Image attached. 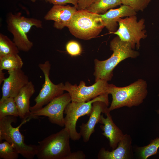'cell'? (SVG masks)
<instances>
[{"label": "cell", "mask_w": 159, "mask_h": 159, "mask_svg": "<svg viewBox=\"0 0 159 159\" xmlns=\"http://www.w3.org/2000/svg\"><path fill=\"white\" fill-rule=\"evenodd\" d=\"M110 49L113 51L110 57L102 61L94 60V75L95 82L99 80L107 81L110 80L113 76V71L121 61L128 58H136L139 56V52L133 49L129 42L122 40L118 36L110 42Z\"/></svg>", "instance_id": "obj_1"}, {"label": "cell", "mask_w": 159, "mask_h": 159, "mask_svg": "<svg viewBox=\"0 0 159 159\" xmlns=\"http://www.w3.org/2000/svg\"><path fill=\"white\" fill-rule=\"evenodd\" d=\"M146 82L140 79L124 87H118L110 84L109 94L112 96L110 111L124 107L138 106L146 98L148 92Z\"/></svg>", "instance_id": "obj_2"}, {"label": "cell", "mask_w": 159, "mask_h": 159, "mask_svg": "<svg viewBox=\"0 0 159 159\" xmlns=\"http://www.w3.org/2000/svg\"><path fill=\"white\" fill-rule=\"evenodd\" d=\"M104 27L100 14L86 9L77 10L67 27L72 35L85 40L95 38Z\"/></svg>", "instance_id": "obj_3"}, {"label": "cell", "mask_w": 159, "mask_h": 159, "mask_svg": "<svg viewBox=\"0 0 159 159\" xmlns=\"http://www.w3.org/2000/svg\"><path fill=\"white\" fill-rule=\"evenodd\" d=\"M16 117L8 116L0 119V141L5 140L12 144L23 157L27 159H33L36 156L37 145H28L24 142V136L19 131L21 126L32 119L31 118L24 120L17 127L12 126L15 122Z\"/></svg>", "instance_id": "obj_4"}, {"label": "cell", "mask_w": 159, "mask_h": 159, "mask_svg": "<svg viewBox=\"0 0 159 159\" xmlns=\"http://www.w3.org/2000/svg\"><path fill=\"white\" fill-rule=\"evenodd\" d=\"M6 17L8 30L13 35V41L19 50L28 52L32 48L33 44L28 39L27 34L33 26L42 28V21L34 18L26 17L22 16L20 13L15 14L9 13Z\"/></svg>", "instance_id": "obj_5"}, {"label": "cell", "mask_w": 159, "mask_h": 159, "mask_svg": "<svg viewBox=\"0 0 159 159\" xmlns=\"http://www.w3.org/2000/svg\"><path fill=\"white\" fill-rule=\"evenodd\" d=\"M69 134L65 128L38 142V159H65L71 153Z\"/></svg>", "instance_id": "obj_6"}, {"label": "cell", "mask_w": 159, "mask_h": 159, "mask_svg": "<svg viewBox=\"0 0 159 159\" xmlns=\"http://www.w3.org/2000/svg\"><path fill=\"white\" fill-rule=\"evenodd\" d=\"M108 95L106 94L99 96L87 102L71 101L67 105L64 112L66 115L64 117V128L68 132L72 140H78L81 137L76 129V123L79 118L85 115L90 116L92 104L95 102L102 101L108 106Z\"/></svg>", "instance_id": "obj_7"}, {"label": "cell", "mask_w": 159, "mask_h": 159, "mask_svg": "<svg viewBox=\"0 0 159 159\" xmlns=\"http://www.w3.org/2000/svg\"><path fill=\"white\" fill-rule=\"evenodd\" d=\"M145 23L143 18L138 21L136 15L120 18L118 21V29L112 34L117 35L122 40L130 43L133 49L136 47L138 49L140 40L147 37Z\"/></svg>", "instance_id": "obj_8"}, {"label": "cell", "mask_w": 159, "mask_h": 159, "mask_svg": "<svg viewBox=\"0 0 159 159\" xmlns=\"http://www.w3.org/2000/svg\"><path fill=\"white\" fill-rule=\"evenodd\" d=\"M110 84L104 80H99L90 86L86 85L85 82L81 81L78 85H72L68 82L64 87V91L69 93L71 101L87 102L102 95L109 94Z\"/></svg>", "instance_id": "obj_9"}, {"label": "cell", "mask_w": 159, "mask_h": 159, "mask_svg": "<svg viewBox=\"0 0 159 159\" xmlns=\"http://www.w3.org/2000/svg\"><path fill=\"white\" fill-rule=\"evenodd\" d=\"M38 66L44 74V82L34 99L35 104L30 107L31 112L42 108L54 98L63 94L64 91V84L63 83L55 84L50 80L49 76L51 65L49 61L39 64Z\"/></svg>", "instance_id": "obj_10"}, {"label": "cell", "mask_w": 159, "mask_h": 159, "mask_svg": "<svg viewBox=\"0 0 159 159\" xmlns=\"http://www.w3.org/2000/svg\"><path fill=\"white\" fill-rule=\"evenodd\" d=\"M71 102V99L69 93L63 94L54 98L42 108L31 112L30 117L32 119L39 116H46L51 123L63 127L64 126L63 116L64 110Z\"/></svg>", "instance_id": "obj_11"}, {"label": "cell", "mask_w": 159, "mask_h": 159, "mask_svg": "<svg viewBox=\"0 0 159 159\" xmlns=\"http://www.w3.org/2000/svg\"><path fill=\"white\" fill-rule=\"evenodd\" d=\"M8 77L3 82L0 102L9 97H14L29 82L28 76L21 69L8 71Z\"/></svg>", "instance_id": "obj_12"}, {"label": "cell", "mask_w": 159, "mask_h": 159, "mask_svg": "<svg viewBox=\"0 0 159 159\" xmlns=\"http://www.w3.org/2000/svg\"><path fill=\"white\" fill-rule=\"evenodd\" d=\"M77 10L74 6L54 5L45 15L44 19L46 20L54 21V27L61 30L68 26Z\"/></svg>", "instance_id": "obj_13"}, {"label": "cell", "mask_w": 159, "mask_h": 159, "mask_svg": "<svg viewBox=\"0 0 159 159\" xmlns=\"http://www.w3.org/2000/svg\"><path fill=\"white\" fill-rule=\"evenodd\" d=\"M132 143V139L130 136L125 134L115 149L109 151L104 148H101L97 155L98 159H131L133 157Z\"/></svg>", "instance_id": "obj_14"}, {"label": "cell", "mask_w": 159, "mask_h": 159, "mask_svg": "<svg viewBox=\"0 0 159 159\" xmlns=\"http://www.w3.org/2000/svg\"><path fill=\"white\" fill-rule=\"evenodd\" d=\"M108 105L105 102L97 101L92 104V111L89 118L86 123H82L80 126V133L85 143L88 142L92 134L95 131V127L99 123L101 113H105Z\"/></svg>", "instance_id": "obj_15"}, {"label": "cell", "mask_w": 159, "mask_h": 159, "mask_svg": "<svg viewBox=\"0 0 159 159\" xmlns=\"http://www.w3.org/2000/svg\"><path fill=\"white\" fill-rule=\"evenodd\" d=\"M110 112L108 108L104 113L106 118L101 115L99 123L102 124L100 127L103 131L102 135L108 139L110 146L113 150L117 148L125 134L114 123Z\"/></svg>", "instance_id": "obj_16"}, {"label": "cell", "mask_w": 159, "mask_h": 159, "mask_svg": "<svg viewBox=\"0 0 159 159\" xmlns=\"http://www.w3.org/2000/svg\"><path fill=\"white\" fill-rule=\"evenodd\" d=\"M136 12L130 7L122 5L118 8L110 9L105 13L100 14L105 27L112 34L116 31L118 21L120 18L136 15Z\"/></svg>", "instance_id": "obj_17"}, {"label": "cell", "mask_w": 159, "mask_h": 159, "mask_svg": "<svg viewBox=\"0 0 159 159\" xmlns=\"http://www.w3.org/2000/svg\"><path fill=\"white\" fill-rule=\"evenodd\" d=\"M35 88L32 82L29 81L14 97L20 118L23 120L30 118V100L35 92Z\"/></svg>", "instance_id": "obj_18"}, {"label": "cell", "mask_w": 159, "mask_h": 159, "mask_svg": "<svg viewBox=\"0 0 159 159\" xmlns=\"http://www.w3.org/2000/svg\"><path fill=\"white\" fill-rule=\"evenodd\" d=\"M23 60L18 54H10L0 57V70L11 71L21 69Z\"/></svg>", "instance_id": "obj_19"}, {"label": "cell", "mask_w": 159, "mask_h": 159, "mask_svg": "<svg viewBox=\"0 0 159 159\" xmlns=\"http://www.w3.org/2000/svg\"><path fill=\"white\" fill-rule=\"evenodd\" d=\"M121 4L120 0H98L86 9L97 14H104Z\"/></svg>", "instance_id": "obj_20"}, {"label": "cell", "mask_w": 159, "mask_h": 159, "mask_svg": "<svg viewBox=\"0 0 159 159\" xmlns=\"http://www.w3.org/2000/svg\"><path fill=\"white\" fill-rule=\"evenodd\" d=\"M8 116H19L14 97H10L0 102V119Z\"/></svg>", "instance_id": "obj_21"}, {"label": "cell", "mask_w": 159, "mask_h": 159, "mask_svg": "<svg viewBox=\"0 0 159 159\" xmlns=\"http://www.w3.org/2000/svg\"><path fill=\"white\" fill-rule=\"evenodd\" d=\"M159 148V138L157 137L152 140L147 145L142 147H138L136 148V151L141 159H147L149 157L156 154Z\"/></svg>", "instance_id": "obj_22"}, {"label": "cell", "mask_w": 159, "mask_h": 159, "mask_svg": "<svg viewBox=\"0 0 159 159\" xmlns=\"http://www.w3.org/2000/svg\"><path fill=\"white\" fill-rule=\"evenodd\" d=\"M19 50L14 42L7 36L0 34V57L18 54Z\"/></svg>", "instance_id": "obj_23"}, {"label": "cell", "mask_w": 159, "mask_h": 159, "mask_svg": "<svg viewBox=\"0 0 159 159\" xmlns=\"http://www.w3.org/2000/svg\"><path fill=\"white\" fill-rule=\"evenodd\" d=\"M19 154L14 146L5 141L0 143V159H17Z\"/></svg>", "instance_id": "obj_24"}, {"label": "cell", "mask_w": 159, "mask_h": 159, "mask_svg": "<svg viewBox=\"0 0 159 159\" xmlns=\"http://www.w3.org/2000/svg\"><path fill=\"white\" fill-rule=\"evenodd\" d=\"M120 0L122 4L130 7L136 12L143 11L151 1V0Z\"/></svg>", "instance_id": "obj_25"}, {"label": "cell", "mask_w": 159, "mask_h": 159, "mask_svg": "<svg viewBox=\"0 0 159 159\" xmlns=\"http://www.w3.org/2000/svg\"><path fill=\"white\" fill-rule=\"evenodd\" d=\"M66 49L67 53L72 56L80 55L82 49L80 44L75 41L69 42L66 45Z\"/></svg>", "instance_id": "obj_26"}, {"label": "cell", "mask_w": 159, "mask_h": 159, "mask_svg": "<svg viewBox=\"0 0 159 159\" xmlns=\"http://www.w3.org/2000/svg\"><path fill=\"white\" fill-rule=\"evenodd\" d=\"M98 0H77V10L86 9Z\"/></svg>", "instance_id": "obj_27"}, {"label": "cell", "mask_w": 159, "mask_h": 159, "mask_svg": "<svg viewBox=\"0 0 159 159\" xmlns=\"http://www.w3.org/2000/svg\"><path fill=\"white\" fill-rule=\"evenodd\" d=\"M50 4L54 5H64L67 4H71L77 8V0H45Z\"/></svg>", "instance_id": "obj_28"}, {"label": "cell", "mask_w": 159, "mask_h": 159, "mask_svg": "<svg viewBox=\"0 0 159 159\" xmlns=\"http://www.w3.org/2000/svg\"><path fill=\"white\" fill-rule=\"evenodd\" d=\"M86 155L83 151L79 150L71 153L65 159H85Z\"/></svg>", "instance_id": "obj_29"}, {"label": "cell", "mask_w": 159, "mask_h": 159, "mask_svg": "<svg viewBox=\"0 0 159 159\" xmlns=\"http://www.w3.org/2000/svg\"><path fill=\"white\" fill-rule=\"evenodd\" d=\"M5 73L3 72V70H0V85L4 81L5 79Z\"/></svg>", "instance_id": "obj_30"}, {"label": "cell", "mask_w": 159, "mask_h": 159, "mask_svg": "<svg viewBox=\"0 0 159 159\" xmlns=\"http://www.w3.org/2000/svg\"><path fill=\"white\" fill-rule=\"evenodd\" d=\"M30 0L32 2H35L37 1H43L44 0Z\"/></svg>", "instance_id": "obj_31"}, {"label": "cell", "mask_w": 159, "mask_h": 159, "mask_svg": "<svg viewBox=\"0 0 159 159\" xmlns=\"http://www.w3.org/2000/svg\"><path fill=\"white\" fill-rule=\"evenodd\" d=\"M158 114H159V109L156 111Z\"/></svg>", "instance_id": "obj_32"}, {"label": "cell", "mask_w": 159, "mask_h": 159, "mask_svg": "<svg viewBox=\"0 0 159 159\" xmlns=\"http://www.w3.org/2000/svg\"><path fill=\"white\" fill-rule=\"evenodd\" d=\"M158 96L159 97V94L158 95Z\"/></svg>", "instance_id": "obj_33"}]
</instances>
